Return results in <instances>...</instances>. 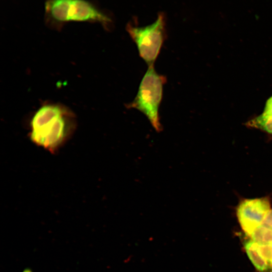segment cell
I'll list each match as a JSON object with an SVG mask.
<instances>
[{"mask_svg": "<svg viewBox=\"0 0 272 272\" xmlns=\"http://www.w3.org/2000/svg\"><path fill=\"white\" fill-rule=\"evenodd\" d=\"M244 247L250 260L260 272H271L272 270L262 258L255 242L249 238L244 243Z\"/></svg>", "mask_w": 272, "mask_h": 272, "instance_id": "6", "label": "cell"}, {"mask_svg": "<svg viewBox=\"0 0 272 272\" xmlns=\"http://www.w3.org/2000/svg\"><path fill=\"white\" fill-rule=\"evenodd\" d=\"M165 18L163 13L157 20L145 27L126 26V30L135 43L141 58L148 64L154 65L165 37Z\"/></svg>", "mask_w": 272, "mask_h": 272, "instance_id": "4", "label": "cell"}, {"mask_svg": "<svg viewBox=\"0 0 272 272\" xmlns=\"http://www.w3.org/2000/svg\"><path fill=\"white\" fill-rule=\"evenodd\" d=\"M263 116L272 115V96L266 101L263 112Z\"/></svg>", "mask_w": 272, "mask_h": 272, "instance_id": "10", "label": "cell"}, {"mask_svg": "<svg viewBox=\"0 0 272 272\" xmlns=\"http://www.w3.org/2000/svg\"><path fill=\"white\" fill-rule=\"evenodd\" d=\"M76 119L68 108L56 104L41 106L30 121V138L36 145L52 153L72 134Z\"/></svg>", "mask_w": 272, "mask_h": 272, "instance_id": "1", "label": "cell"}, {"mask_svg": "<svg viewBox=\"0 0 272 272\" xmlns=\"http://www.w3.org/2000/svg\"><path fill=\"white\" fill-rule=\"evenodd\" d=\"M256 244L260 254L272 270V242Z\"/></svg>", "mask_w": 272, "mask_h": 272, "instance_id": "9", "label": "cell"}, {"mask_svg": "<svg viewBox=\"0 0 272 272\" xmlns=\"http://www.w3.org/2000/svg\"><path fill=\"white\" fill-rule=\"evenodd\" d=\"M250 238L258 244L272 242V209Z\"/></svg>", "mask_w": 272, "mask_h": 272, "instance_id": "7", "label": "cell"}, {"mask_svg": "<svg viewBox=\"0 0 272 272\" xmlns=\"http://www.w3.org/2000/svg\"><path fill=\"white\" fill-rule=\"evenodd\" d=\"M247 124L272 134V115L263 116L260 114L249 120Z\"/></svg>", "mask_w": 272, "mask_h": 272, "instance_id": "8", "label": "cell"}, {"mask_svg": "<svg viewBox=\"0 0 272 272\" xmlns=\"http://www.w3.org/2000/svg\"><path fill=\"white\" fill-rule=\"evenodd\" d=\"M164 76L158 74L154 65H149L139 86L137 94L133 101L126 107L137 109L147 117L157 132L162 130L159 108L163 96Z\"/></svg>", "mask_w": 272, "mask_h": 272, "instance_id": "3", "label": "cell"}, {"mask_svg": "<svg viewBox=\"0 0 272 272\" xmlns=\"http://www.w3.org/2000/svg\"><path fill=\"white\" fill-rule=\"evenodd\" d=\"M266 197L245 199L238 205L236 214L242 230L250 237L262 223L271 211Z\"/></svg>", "mask_w": 272, "mask_h": 272, "instance_id": "5", "label": "cell"}, {"mask_svg": "<svg viewBox=\"0 0 272 272\" xmlns=\"http://www.w3.org/2000/svg\"><path fill=\"white\" fill-rule=\"evenodd\" d=\"M46 21L53 26L67 22H87L106 25L111 20L92 2L87 0H46Z\"/></svg>", "mask_w": 272, "mask_h": 272, "instance_id": "2", "label": "cell"}]
</instances>
